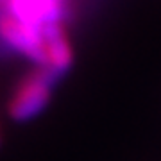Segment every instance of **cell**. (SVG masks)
<instances>
[{
	"mask_svg": "<svg viewBox=\"0 0 161 161\" xmlns=\"http://www.w3.org/2000/svg\"><path fill=\"white\" fill-rule=\"evenodd\" d=\"M58 80L45 68H34L16 82L9 97V116L16 122H27L36 118L45 109L52 97V90Z\"/></svg>",
	"mask_w": 161,
	"mask_h": 161,
	"instance_id": "6da1fadb",
	"label": "cell"
},
{
	"mask_svg": "<svg viewBox=\"0 0 161 161\" xmlns=\"http://www.w3.org/2000/svg\"><path fill=\"white\" fill-rule=\"evenodd\" d=\"M43 41V64L41 68L61 79L74 63V50L68 40L64 23H48L40 29Z\"/></svg>",
	"mask_w": 161,
	"mask_h": 161,
	"instance_id": "7a4b0ae2",
	"label": "cell"
},
{
	"mask_svg": "<svg viewBox=\"0 0 161 161\" xmlns=\"http://www.w3.org/2000/svg\"><path fill=\"white\" fill-rule=\"evenodd\" d=\"M0 145H2V129H0Z\"/></svg>",
	"mask_w": 161,
	"mask_h": 161,
	"instance_id": "3957f363",
	"label": "cell"
},
{
	"mask_svg": "<svg viewBox=\"0 0 161 161\" xmlns=\"http://www.w3.org/2000/svg\"><path fill=\"white\" fill-rule=\"evenodd\" d=\"M0 2H4V4H6V0H0Z\"/></svg>",
	"mask_w": 161,
	"mask_h": 161,
	"instance_id": "277c9868",
	"label": "cell"
}]
</instances>
